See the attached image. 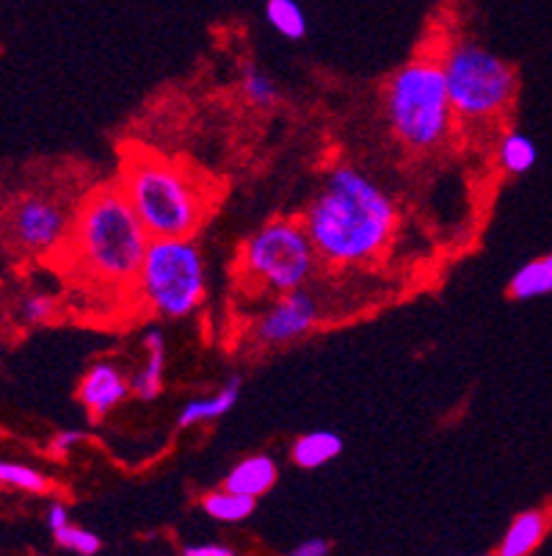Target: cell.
Segmentation results:
<instances>
[{
	"label": "cell",
	"instance_id": "cell-13",
	"mask_svg": "<svg viewBox=\"0 0 552 556\" xmlns=\"http://www.w3.org/2000/svg\"><path fill=\"white\" fill-rule=\"evenodd\" d=\"M280 479V468L268 454H252V457L241 459L235 468H230L224 479V488L235 490V493L252 495V498H260L268 490L277 484Z\"/></svg>",
	"mask_w": 552,
	"mask_h": 556
},
{
	"label": "cell",
	"instance_id": "cell-9",
	"mask_svg": "<svg viewBox=\"0 0 552 556\" xmlns=\"http://www.w3.org/2000/svg\"><path fill=\"white\" fill-rule=\"evenodd\" d=\"M318 321H321V311H318L312 291H307V286L296 288V291L277 296L273 305L257 318L255 341L257 346L266 349L287 346V343L310 336Z\"/></svg>",
	"mask_w": 552,
	"mask_h": 556
},
{
	"label": "cell",
	"instance_id": "cell-6",
	"mask_svg": "<svg viewBox=\"0 0 552 556\" xmlns=\"http://www.w3.org/2000/svg\"><path fill=\"white\" fill-rule=\"evenodd\" d=\"M318 263L321 257L301 219H271L252 232L238 257L243 280L273 296L307 286Z\"/></svg>",
	"mask_w": 552,
	"mask_h": 556
},
{
	"label": "cell",
	"instance_id": "cell-15",
	"mask_svg": "<svg viewBox=\"0 0 552 556\" xmlns=\"http://www.w3.org/2000/svg\"><path fill=\"white\" fill-rule=\"evenodd\" d=\"M547 534V515L541 509L519 513L505 529L503 540L498 545L500 556H528L539 548Z\"/></svg>",
	"mask_w": 552,
	"mask_h": 556
},
{
	"label": "cell",
	"instance_id": "cell-10",
	"mask_svg": "<svg viewBox=\"0 0 552 556\" xmlns=\"http://www.w3.org/2000/svg\"><path fill=\"white\" fill-rule=\"evenodd\" d=\"M133 393L130 386V377L121 371L116 363L100 361L84 374L78 386V402L84 404L86 413H89L94 421L105 418L116 404H121L125 399Z\"/></svg>",
	"mask_w": 552,
	"mask_h": 556
},
{
	"label": "cell",
	"instance_id": "cell-12",
	"mask_svg": "<svg viewBox=\"0 0 552 556\" xmlns=\"http://www.w3.org/2000/svg\"><path fill=\"white\" fill-rule=\"evenodd\" d=\"M238 399H241V377L235 374L213 396H200L182 404L180 416H177V427L191 429L200 427V424L216 421V418L227 416L230 409H235Z\"/></svg>",
	"mask_w": 552,
	"mask_h": 556
},
{
	"label": "cell",
	"instance_id": "cell-14",
	"mask_svg": "<svg viewBox=\"0 0 552 556\" xmlns=\"http://www.w3.org/2000/svg\"><path fill=\"white\" fill-rule=\"evenodd\" d=\"M343 448H346V443H343L337 432H332V429H312V432H304L301 438H296L291 457L304 471H316V468H323L326 463L341 457Z\"/></svg>",
	"mask_w": 552,
	"mask_h": 556
},
{
	"label": "cell",
	"instance_id": "cell-2",
	"mask_svg": "<svg viewBox=\"0 0 552 556\" xmlns=\"http://www.w3.org/2000/svg\"><path fill=\"white\" fill-rule=\"evenodd\" d=\"M152 236L119 186L89 194L73 222L69 241L84 277L103 288L133 291Z\"/></svg>",
	"mask_w": 552,
	"mask_h": 556
},
{
	"label": "cell",
	"instance_id": "cell-11",
	"mask_svg": "<svg viewBox=\"0 0 552 556\" xmlns=\"http://www.w3.org/2000/svg\"><path fill=\"white\" fill-rule=\"evenodd\" d=\"M141 349H144V363L139 366V371L130 377V386L133 393L141 402H152L164 393V379H166V338L158 327H150V330L141 336Z\"/></svg>",
	"mask_w": 552,
	"mask_h": 556
},
{
	"label": "cell",
	"instance_id": "cell-1",
	"mask_svg": "<svg viewBox=\"0 0 552 556\" xmlns=\"http://www.w3.org/2000/svg\"><path fill=\"white\" fill-rule=\"evenodd\" d=\"M301 222L321 263L364 266L376 261L393 241L398 208L371 175L341 164L329 172Z\"/></svg>",
	"mask_w": 552,
	"mask_h": 556
},
{
	"label": "cell",
	"instance_id": "cell-25",
	"mask_svg": "<svg viewBox=\"0 0 552 556\" xmlns=\"http://www.w3.org/2000/svg\"><path fill=\"white\" fill-rule=\"evenodd\" d=\"M329 551H332V543L323 538H310V540H304L301 545H296L293 548V556H326Z\"/></svg>",
	"mask_w": 552,
	"mask_h": 556
},
{
	"label": "cell",
	"instance_id": "cell-8",
	"mask_svg": "<svg viewBox=\"0 0 552 556\" xmlns=\"http://www.w3.org/2000/svg\"><path fill=\"white\" fill-rule=\"evenodd\" d=\"M69 211L44 194H25L9 208V236L14 247L28 255H50L69 241Z\"/></svg>",
	"mask_w": 552,
	"mask_h": 556
},
{
	"label": "cell",
	"instance_id": "cell-16",
	"mask_svg": "<svg viewBox=\"0 0 552 556\" xmlns=\"http://www.w3.org/2000/svg\"><path fill=\"white\" fill-rule=\"evenodd\" d=\"M202 509H205L207 518H213L216 523L235 526V523H243V520H249L252 515H255L257 498L235 493V490L230 488H219L202 495Z\"/></svg>",
	"mask_w": 552,
	"mask_h": 556
},
{
	"label": "cell",
	"instance_id": "cell-18",
	"mask_svg": "<svg viewBox=\"0 0 552 556\" xmlns=\"http://www.w3.org/2000/svg\"><path fill=\"white\" fill-rule=\"evenodd\" d=\"M266 20L280 37L298 42L307 37V12L298 7L296 0H266Z\"/></svg>",
	"mask_w": 552,
	"mask_h": 556
},
{
	"label": "cell",
	"instance_id": "cell-5",
	"mask_svg": "<svg viewBox=\"0 0 552 556\" xmlns=\"http://www.w3.org/2000/svg\"><path fill=\"white\" fill-rule=\"evenodd\" d=\"M133 294L166 321L194 316L207 296V269L194 239H152Z\"/></svg>",
	"mask_w": 552,
	"mask_h": 556
},
{
	"label": "cell",
	"instance_id": "cell-4",
	"mask_svg": "<svg viewBox=\"0 0 552 556\" xmlns=\"http://www.w3.org/2000/svg\"><path fill=\"white\" fill-rule=\"evenodd\" d=\"M453 103L439 59H414L389 78L387 119L395 139L414 153L437 150L453 128Z\"/></svg>",
	"mask_w": 552,
	"mask_h": 556
},
{
	"label": "cell",
	"instance_id": "cell-19",
	"mask_svg": "<svg viewBox=\"0 0 552 556\" xmlns=\"http://www.w3.org/2000/svg\"><path fill=\"white\" fill-rule=\"evenodd\" d=\"M536 144L530 136L525 134H505L500 139V148H498V161H500V169L509 172V175H525L536 166Z\"/></svg>",
	"mask_w": 552,
	"mask_h": 556
},
{
	"label": "cell",
	"instance_id": "cell-22",
	"mask_svg": "<svg viewBox=\"0 0 552 556\" xmlns=\"http://www.w3.org/2000/svg\"><path fill=\"white\" fill-rule=\"evenodd\" d=\"M53 540L59 548L69 551V554H78V556H94L103 551V540L91 532V529H84V526L73 523V520H69L67 526H61L59 532H53Z\"/></svg>",
	"mask_w": 552,
	"mask_h": 556
},
{
	"label": "cell",
	"instance_id": "cell-20",
	"mask_svg": "<svg viewBox=\"0 0 552 556\" xmlns=\"http://www.w3.org/2000/svg\"><path fill=\"white\" fill-rule=\"evenodd\" d=\"M241 89L243 98L249 100L257 109H273L282 100L280 86L273 84L271 75L260 67V64H246L241 73Z\"/></svg>",
	"mask_w": 552,
	"mask_h": 556
},
{
	"label": "cell",
	"instance_id": "cell-27",
	"mask_svg": "<svg viewBox=\"0 0 552 556\" xmlns=\"http://www.w3.org/2000/svg\"><path fill=\"white\" fill-rule=\"evenodd\" d=\"M44 520H48V529H50V534H53V532H59L61 526H67L73 518H69V509L64 507V504L55 502V504H50V507H48V515H44Z\"/></svg>",
	"mask_w": 552,
	"mask_h": 556
},
{
	"label": "cell",
	"instance_id": "cell-17",
	"mask_svg": "<svg viewBox=\"0 0 552 556\" xmlns=\"http://www.w3.org/2000/svg\"><path fill=\"white\" fill-rule=\"evenodd\" d=\"M509 294L516 302H528L536 300V296L552 294V252L519 266L509 280Z\"/></svg>",
	"mask_w": 552,
	"mask_h": 556
},
{
	"label": "cell",
	"instance_id": "cell-7",
	"mask_svg": "<svg viewBox=\"0 0 552 556\" xmlns=\"http://www.w3.org/2000/svg\"><path fill=\"white\" fill-rule=\"evenodd\" d=\"M455 116L492 119L516 94V73L505 59L473 39H459L439 59Z\"/></svg>",
	"mask_w": 552,
	"mask_h": 556
},
{
	"label": "cell",
	"instance_id": "cell-24",
	"mask_svg": "<svg viewBox=\"0 0 552 556\" xmlns=\"http://www.w3.org/2000/svg\"><path fill=\"white\" fill-rule=\"evenodd\" d=\"M84 429H59V432L53 434V441H50V454H53V457H67V454H73L75 446L84 443Z\"/></svg>",
	"mask_w": 552,
	"mask_h": 556
},
{
	"label": "cell",
	"instance_id": "cell-3",
	"mask_svg": "<svg viewBox=\"0 0 552 556\" xmlns=\"http://www.w3.org/2000/svg\"><path fill=\"white\" fill-rule=\"evenodd\" d=\"M119 189L152 239H194L213 205L210 189L196 180L189 166L146 150L128 155Z\"/></svg>",
	"mask_w": 552,
	"mask_h": 556
},
{
	"label": "cell",
	"instance_id": "cell-23",
	"mask_svg": "<svg viewBox=\"0 0 552 556\" xmlns=\"http://www.w3.org/2000/svg\"><path fill=\"white\" fill-rule=\"evenodd\" d=\"M53 316H55V296L53 294L34 291V294H25L23 302H20V318H23V325L42 327V325H48Z\"/></svg>",
	"mask_w": 552,
	"mask_h": 556
},
{
	"label": "cell",
	"instance_id": "cell-21",
	"mask_svg": "<svg viewBox=\"0 0 552 556\" xmlns=\"http://www.w3.org/2000/svg\"><path fill=\"white\" fill-rule=\"evenodd\" d=\"M0 484L25 490V493H48L50 477L39 471V468H30V465L25 463L0 459Z\"/></svg>",
	"mask_w": 552,
	"mask_h": 556
},
{
	"label": "cell",
	"instance_id": "cell-26",
	"mask_svg": "<svg viewBox=\"0 0 552 556\" xmlns=\"http://www.w3.org/2000/svg\"><path fill=\"white\" fill-rule=\"evenodd\" d=\"M185 556H232L235 551L230 545H219V543H202V545H185L182 548Z\"/></svg>",
	"mask_w": 552,
	"mask_h": 556
}]
</instances>
